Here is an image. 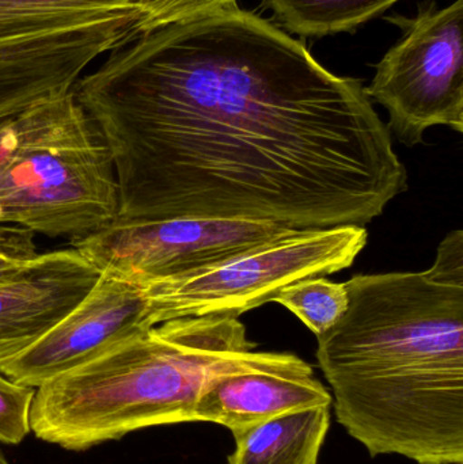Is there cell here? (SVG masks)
<instances>
[{
	"mask_svg": "<svg viewBox=\"0 0 463 464\" xmlns=\"http://www.w3.org/2000/svg\"><path fill=\"white\" fill-rule=\"evenodd\" d=\"M72 92L111 149L119 219L364 226L408 189L363 83L236 5L130 35Z\"/></svg>",
	"mask_w": 463,
	"mask_h": 464,
	"instance_id": "1",
	"label": "cell"
},
{
	"mask_svg": "<svg viewBox=\"0 0 463 464\" xmlns=\"http://www.w3.org/2000/svg\"><path fill=\"white\" fill-rule=\"evenodd\" d=\"M317 337L337 421L371 457L463 463V232L423 272L358 275Z\"/></svg>",
	"mask_w": 463,
	"mask_h": 464,
	"instance_id": "2",
	"label": "cell"
},
{
	"mask_svg": "<svg viewBox=\"0 0 463 464\" xmlns=\"http://www.w3.org/2000/svg\"><path fill=\"white\" fill-rule=\"evenodd\" d=\"M293 353L256 351L234 316L173 319L35 389L30 428L67 451H87L136 430L195 422L220 376L309 371Z\"/></svg>",
	"mask_w": 463,
	"mask_h": 464,
	"instance_id": "3",
	"label": "cell"
},
{
	"mask_svg": "<svg viewBox=\"0 0 463 464\" xmlns=\"http://www.w3.org/2000/svg\"><path fill=\"white\" fill-rule=\"evenodd\" d=\"M119 214L108 141L73 95L64 113L0 171V225L73 243Z\"/></svg>",
	"mask_w": 463,
	"mask_h": 464,
	"instance_id": "4",
	"label": "cell"
},
{
	"mask_svg": "<svg viewBox=\"0 0 463 464\" xmlns=\"http://www.w3.org/2000/svg\"><path fill=\"white\" fill-rule=\"evenodd\" d=\"M363 226L293 230L219 264L147 284L150 324L196 316H234L275 302L304 278L347 269L366 247Z\"/></svg>",
	"mask_w": 463,
	"mask_h": 464,
	"instance_id": "5",
	"label": "cell"
},
{
	"mask_svg": "<svg viewBox=\"0 0 463 464\" xmlns=\"http://www.w3.org/2000/svg\"><path fill=\"white\" fill-rule=\"evenodd\" d=\"M389 21L404 30L378 63L367 97L388 111V130L407 147L432 127L463 132V0L431 5L415 18Z\"/></svg>",
	"mask_w": 463,
	"mask_h": 464,
	"instance_id": "6",
	"label": "cell"
},
{
	"mask_svg": "<svg viewBox=\"0 0 463 464\" xmlns=\"http://www.w3.org/2000/svg\"><path fill=\"white\" fill-rule=\"evenodd\" d=\"M290 231L258 220L117 219L71 246L98 269L147 285L219 264Z\"/></svg>",
	"mask_w": 463,
	"mask_h": 464,
	"instance_id": "7",
	"label": "cell"
},
{
	"mask_svg": "<svg viewBox=\"0 0 463 464\" xmlns=\"http://www.w3.org/2000/svg\"><path fill=\"white\" fill-rule=\"evenodd\" d=\"M151 329L146 285L101 270L94 288L62 321L29 348L0 360V373L38 389Z\"/></svg>",
	"mask_w": 463,
	"mask_h": 464,
	"instance_id": "8",
	"label": "cell"
},
{
	"mask_svg": "<svg viewBox=\"0 0 463 464\" xmlns=\"http://www.w3.org/2000/svg\"><path fill=\"white\" fill-rule=\"evenodd\" d=\"M101 270L75 247L38 254L13 280L0 283V360L15 356L75 308Z\"/></svg>",
	"mask_w": 463,
	"mask_h": 464,
	"instance_id": "9",
	"label": "cell"
},
{
	"mask_svg": "<svg viewBox=\"0 0 463 464\" xmlns=\"http://www.w3.org/2000/svg\"><path fill=\"white\" fill-rule=\"evenodd\" d=\"M321 406H332V395L315 378L314 370L250 371L212 382L196 406L195 422H212L234 432Z\"/></svg>",
	"mask_w": 463,
	"mask_h": 464,
	"instance_id": "10",
	"label": "cell"
},
{
	"mask_svg": "<svg viewBox=\"0 0 463 464\" xmlns=\"http://www.w3.org/2000/svg\"><path fill=\"white\" fill-rule=\"evenodd\" d=\"M332 406L283 414L234 430L227 464H318L331 427Z\"/></svg>",
	"mask_w": 463,
	"mask_h": 464,
	"instance_id": "11",
	"label": "cell"
},
{
	"mask_svg": "<svg viewBox=\"0 0 463 464\" xmlns=\"http://www.w3.org/2000/svg\"><path fill=\"white\" fill-rule=\"evenodd\" d=\"M139 11L136 0H0V38L92 24Z\"/></svg>",
	"mask_w": 463,
	"mask_h": 464,
	"instance_id": "12",
	"label": "cell"
},
{
	"mask_svg": "<svg viewBox=\"0 0 463 464\" xmlns=\"http://www.w3.org/2000/svg\"><path fill=\"white\" fill-rule=\"evenodd\" d=\"M400 0H263L283 29L302 37L351 32Z\"/></svg>",
	"mask_w": 463,
	"mask_h": 464,
	"instance_id": "13",
	"label": "cell"
},
{
	"mask_svg": "<svg viewBox=\"0 0 463 464\" xmlns=\"http://www.w3.org/2000/svg\"><path fill=\"white\" fill-rule=\"evenodd\" d=\"M275 302L295 314L315 337H320L344 315L348 291L345 283H333L320 276L291 284L279 292Z\"/></svg>",
	"mask_w": 463,
	"mask_h": 464,
	"instance_id": "14",
	"label": "cell"
},
{
	"mask_svg": "<svg viewBox=\"0 0 463 464\" xmlns=\"http://www.w3.org/2000/svg\"><path fill=\"white\" fill-rule=\"evenodd\" d=\"M234 5L236 0H136L141 19L133 26V34L152 32Z\"/></svg>",
	"mask_w": 463,
	"mask_h": 464,
	"instance_id": "15",
	"label": "cell"
},
{
	"mask_svg": "<svg viewBox=\"0 0 463 464\" xmlns=\"http://www.w3.org/2000/svg\"><path fill=\"white\" fill-rule=\"evenodd\" d=\"M35 389L0 373V443L18 446L32 433L30 414Z\"/></svg>",
	"mask_w": 463,
	"mask_h": 464,
	"instance_id": "16",
	"label": "cell"
},
{
	"mask_svg": "<svg viewBox=\"0 0 463 464\" xmlns=\"http://www.w3.org/2000/svg\"><path fill=\"white\" fill-rule=\"evenodd\" d=\"M34 239L32 232L0 225V283L18 277L37 258Z\"/></svg>",
	"mask_w": 463,
	"mask_h": 464,
	"instance_id": "17",
	"label": "cell"
},
{
	"mask_svg": "<svg viewBox=\"0 0 463 464\" xmlns=\"http://www.w3.org/2000/svg\"><path fill=\"white\" fill-rule=\"evenodd\" d=\"M0 464H8L7 459H5V454H3L2 450H0Z\"/></svg>",
	"mask_w": 463,
	"mask_h": 464,
	"instance_id": "18",
	"label": "cell"
},
{
	"mask_svg": "<svg viewBox=\"0 0 463 464\" xmlns=\"http://www.w3.org/2000/svg\"><path fill=\"white\" fill-rule=\"evenodd\" d=\"M463 464V463H462Z\"/></svg>",
	"mask_w": 463,
	"mask_h": 464,
	"instance_id": "19",
	"label": "cell"
}]
</instances>
